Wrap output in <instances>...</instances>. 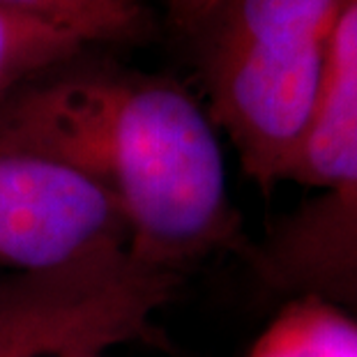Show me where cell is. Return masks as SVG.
Returning a JSON list of instances; mask_svg holds the SVG:
<instances>
[{"mask_svg": "<svg viewBox=\"0 0 357 357\" xmlns=\"http://www.w3.org/2000/svg\"><path fill=\"white\" fill-rule=\"evenodd\" d=\"M180 279L132 254L47 275H0V357H63L150 341Z\"/></svg>", "mask_w": 357, "mask_h": 357, "instance_id": "obj_3", "label": "cell"}, {"mask_svg": "<svg viewBox=\"0 0 357 357\" xmlns=\"http://www.w3.org/2000/svg\"><path fill=\"white\" fill-rule=\"evenodd\" d=\"M247 254L263 284L288 300L357 311V187L316 194Z\"/></svg>", "mask_w": 357, "mask_h": 357, "instance_id": "obj_5", "label": "cell"}, {"mask_svg": "<svg viewBox=\"0 0 357 357\" xmlns=\"http://www.w3.org/2000/svg\"><path fill=\"white\" fill-rule=\"evenodd\" d=\"M249 357H357V323L314 298H291Z\"/></svg>", "mask_w": 357, "mask_h": 357, "instance_id": "obj_8", "label": "cell"}, {"mask_svg": "<svg viewBox=\"0 0 357 357\" xmlns=\"http://www.w3.org/2000/svg\"><path fill=\"white\" fill-rule=\"evenodd\" d=\"M132 254L113 203L49 157L0 146V275H47Z\"/></svg>", "mask_w": 357, "mask_h": 357, "instance_id": "obj_4", "label": "cell"}, {"mask_svg": "<svg viewBox=\"0 0 357 357\" xmlns=\"http://www.w3.org/2000/svg\"><path fill=\"white\" fill-rule=\"evenodd\" d=\"M88 51L63 30L0 10V102L42 72Z\"/></svg>", "mask_w": 357, "mask_h": 357, "instance_id": "obj_9", "label": "cell"}, {"mask_svg": "<svg viewBox=\"0 0 357 357\" xmlns=\"http://www.w3.org/2000/svg\"><path fill=\"white\" fill-rule=\"evenodd\" d=\"M346 0H222L192 40L201 100L245 176L288 182L321 95Z\"/></svg>", "mask_w": 357, "mask_h": 357, "instance_id": "obj_2", "label": "cell"}, {"mask_svg": "<svg viewBox=\"0 0 357 357\" xmlns=\"http://www.w3.org/2000/svg\"><path fill=\"white\" fill-rule=\"evenodd\" d=\"M288 182L316 194L357 187V0L339 14L314 123Z\"/></svg>", "mask_w": 357, "mask_h": 357, "instance_id": "obj_6", "label": "cell"}, {"mask_svg": "<svg viewBox=\"0 0 357 357\" xmlns=\"http://www.w3.org/2000/svg\"><path fill=\"white\" fill-rule=\"evenodd\" d=\"M0 10L63 30L88 49L134 44L150 30L146 0H0Z\"/></svg>", "mask_w": 357, "mask_h": 357, "instance_id": "obj_7", "label": "cell"}, {"mask_svg": "<svg viewBox=\"0 0 357 357\" xmlns=\"http://www.w3.org/2000/svg\"><path fill=\"white\" fill-rule=\"evenodd\" d=\"M63 357H116L113 348H83V351L67 353Z\"/></svg>", "mask_w": 357, "mask_h": 357, "instance_id": "obj_11", "label": "cell"}, {"mask_svg": "<svg viewBox=\"0 0 357 357\" xmlns=\"http://www.w3.org/2000/svg\"><path fill=\"white\" fill-rule=\"evenodd\" d=\"M0 146L95 185L148 268L182 277L215 254L249 249L222 134L201 97L171 77L81 53L0 102Z\"/></svg>", "mask_w": 357, "mask_h": 357, "instance_id": "obj_1", "label": "cell"}, {"mask_svg": "<svg viewBox=\"0 0 357 357\" xmlns=\"http://www.w3.org/2000/svg\"><path fill=\"white\" fill-rule=\"evenodd\" d=\"M222 0H166V10L180 33L194 37L205 26Z\"/></svg>", "mask_w": 357, "mask_h": 357, "instance_id": "obj_10", "label": "cell"}]
</instances>
